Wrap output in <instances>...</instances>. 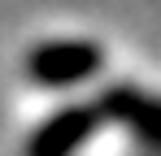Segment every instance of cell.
Wrapping results in <instances>:
<instances>
[{
	"instance_id": "cell-2",
	"label": "cell",
	"mask_w": 161,
	"mask_h": 156,
	"mask_svg": "<svg viewBox=\"0 0 161 156\" xmlns=\"http://www.w3.org/2000/svg\"><path fill=\"white\" fill-rule=\"evenodd\" d=\"M105 108L113 117H122L135 134H144L148 143L161 148V100H148V96H139L131 87H118V91L105 96Z\"/></svg>"
},
{
	"instance_id": "cell-1",
	"label": "cell",
	"mask_w": 161,
	"mask_h": 156,
	"mask_svg": "<svg viewBox=\"0 0 161 156\" xmlns=\"http://www.w3.org/2000/svg\"><path fill=\"white\" fill-rule=\"evenodd\" d=\"M100 65V48L92 44H44L31 52V74L39 82H74Z\"/></svg>"
},
{
	"instance_id": "cell-3",
	"label": "cell",
	"mask_w": 161,
	"mask_h": 156,
	"mask_svg": "<svg viewBox=\"0 0 161 156\" xmlns=\"http://www.w3.org/2000/svg\"><path fill=\"white\" fill-rule=\"evenodd\" d=\"M92 126H96V113H92V108H70V113L53 117L48 126L35 134L31 156H65V152H70V148H74V143H79Z\"/></svg>"
}]
</instances>
